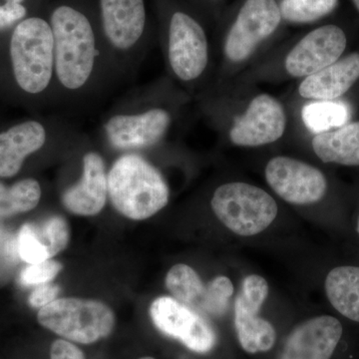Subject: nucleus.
<instances>
[{
	"instance_id": "nucleus-1",
	"label": "nucleus",
	"mask_w": 359,
	"mask_h": 359,
	"mask_svg": "<svg viewBox=\"0 0 359 359\" xmlns=\"http://www.w3.org/2000/svg\"><path fill=\"white\" fill-rule=\"evenodd\" d=\"M49 23L54 39L53 113L75 120L100 107L120 86L102 36L86 13L61 4Z\"/></svg>"
},
{
	"instance_id": "nucleus-2",
	"label": "nucleus",
	"mask_w": 359,
	"mask_h": 359,
	"mask_svg": "<svg viewBox=\"0 0 359 359\" xmlns=\"http://www.w3.org/2000/svg\"><path fill=\"white\" fill-rule=\"evenodd\" d=\"M154 87H133L118 97L101 115L99 143L119 153H139L159 146L173 127L175 114L156 98Z\"/></svg>"
},
{
	"instance_id": "nucleus-3",
	"label": "nucleus",
	"mask_w": 359,
	"mask_h": 359,
	"mask_svg": "<svg viewBox=\"0 0 359 359\" xmlns=\"http://www.w3.org/2000/svg\"><path fill=\"white\" fill-rule=\"evenodd\" d=\"M8 61L21 95L54 109V39L49 21L32 16L16 25L9 39Z\"/></svg>"
},
{
	"instance_id": "nucleus-4",
	"label": "nucleus",
	"mask_w": 359,
	"mask_h": 359,
	"mask_svg": "<svg viewBox=\"0 0 359 359\" xmlns=\"http://www.w3.org/2000/svg\"><path fill=\"white\" fill-rule=\"evenodd\" d=\"M106 51L120 88L132 84L146 57L147 13L144 0H100Z\"/></svg>"
},
{
	"instance_id": "nucleus-5",
	"label": "nucleus",
	"mask_w": 359,
	"mask_h": 359,
	"mask_svg": "<svg viewBox=\"0 0 359 359\" xmlns=\"http://www.w3.org/2000/svg\"><path fill=\"white\" fill-rule=\"evenodd\" d=\"M108 197L122 216L143 221L166 207L170 189L159 170L143 155L123 153L108 171Z\"/></svg>"
},
{
	"instance_id": "nucleus-6",
	"label": "nucleus",
	"mask_w": 359,
	"mask_h": 359,
	"mask_svg": "<svg viewBox=\"0 0 359 359\" xmlns=\"http://www.w3.org/2000/svg\"><path fill=\"white\" fill-rule=\"evenodd\" d=\"M86 134L74 119L58 113L16 123L0 131V178L16 176L26 160L48 149L72 152Z\"/></svg>"
},
{
	"instance_id": "nucleus-7",
	"label": "nucleus",
	"mask_w": 359,
	"mask_h": 359,
	"mask_svg": "<svg viewBox=\"0 0 359 359\" xmlns=\"http://www.w3.org/2000/svg\"><path fill=\"white\" fill-rule=\"evenodd\" d=\"M42 327L71 341L91 344L105 339L115 327V314L102 302L63 297L40 309Z\"/></svg>"
},
{
	"instance_id": "nucleus-8",
	"label": "nucleus",
	"mask_w": 359,
	"mask_h": 359,
	"mask_svg": "<svg viewBox=\"0 0 359 359\" xmlns=\"http://www.w3.org/2000/svg\"><path fill=\"white\" fill-rule=\"evenodd\" d=\"M211 205L219 222L243 237H252L266 230L278 212V205L269 194L242 182L217 188Z\"/></svg>"
},
{
	"instance_id": "nucleus-9",
	"label": "nucleus",
	"mask_w": 359,
	"mask_h": 359,
	"mask_svg": "<svg viewBox=\"0 0 359 359\" xmlns=\"http://www.w3.org/2000/svg\"><path fill=\"white\" fill-rule=\"evenodd\" d=\"M168 67L184 84H192L204 76L209 65V42L204 28L183 11L172 14L166 41Z\"/></svg>"
},
{
	"instance_id": "nucleus-10",
	"label": "nucleus",
	"mask_w": 359,
	"mask_h": 359,
	"mask_svg": "<svg viewBox=\"0 0 359 359\" xmlns=\"http://www.w3.org/2000/svg\"><path fill=\"white\" fill-rule=\"evenodd\" d=\"M80 175L75 183L61 192V203L68 212L91 217L102 211L109 201L108 170L105 158L86 134L78 147Z\"/></svg>"
},
{
	"instance_id": "nucleus-11",
	"label": "nucleus",
	"mask_w": 359,
	"mask_h": 359,
	"mask_svg": "<svg viewBox=\"0 0 359 359\" xmlns=\"http://www.w3.org/2000/svg\"><path fill=\"white\" fill-rule=\"evenodd\" d=\"M280 20L276 0H247L226 35V57L233 63L244 62L275 33Z\"/></svg>"
},
{
	"instance_id": "nucleus-12",
	"label": "nucleus",
	"mask_w": 359,
	"mask_h": 359,
	"mask_svg": "<svg viewBox=\"0 0 359 359\" xmlns=\"http://www.w3.org/2000/svg\"><path fill=\"white\" fill-rule=\"evenodd\" d=\"M166 287L176 301L201 316L214 318L226 313L233 294L230 278L219 276L205 285L197 271L185 264H175L168 271Z\"/></svg>"
},
{
	"instance_id": "nucleus-13",
	"label": "nucleus",
	"mask_w": 359,
	"mask_h": 359,
	"mask_svg": "<svg viewBox=\"0 0 359 359\" xmlns=\"http://www.w3.org/2000/svg\"><path fill=\"white\" fill-rule=\"evenodd\" d=\"M269 290L268 282L263 276L250 275L245 278L236 299V332L241 346L249 353H266L276 344L275 327L259 316Z\"/></svg>"
},
{
	"instance_id": "nucleus-14",
	"label": "nucleus",
	"mask_w": 359,
	"mask_h": 359,
	"mask_svg": "<svg viewBox=\"0 0 359 359\" xmlns=\"http://www.w3.org/2000/svg\"><path fill=\"white\" fill-rule=\"evenodd\" d=\"M150 316L162 334L180 340L197 353H208L217 344L212 325L192 309L174 297H160L151 304Z\"/></svg>"
},
{
	"instance_id": "nucleus-15",
	"label": "nucleus",
	"mask_w": 359,
	"mask_h": 359,
	"mask_svg": "<svg viewBox=\"0 0 359 359\" xmlns=\"http://www.w3.org/2000/svg\"><path fill=\"white\" fill-rule=\"evenodd\" d=\"M269 187L285 202L311 205L320 202L327 191V181L320 170L294 158L278 156L264 170Z\"/></svg>"
},
{
	"instance_id": "nucleus-16",
	"label": "nucleus",
	"mask_w": 359,
	"mask_h": 359,
	"mask_svg": "<svg viewBox=\"0 0 359 359\" xmlns=\"http://www.w3.org/2000/svg\"><path fill=\"white\" fill-rule=\"evenodd\" d=\"M287 114L282 103L269 94H259L250 102L244 114L235 118L230 140L238 147H259L282 138Z\"/></svg>"
},
{
	"instance_id": "nucleus-17",
	"label": "nucleus",
	"mask_w": 359,
	"mask_h": 359,
	"mask_svg": "<svg viewBox=\"0 0 359 359\" xmlns=\"http://www.w3.org/2000/svg\"><path fill=\"white\" fill-rule=\"evenodd\" d=\"M346 35L337 25H325L308 33L287 53L285 67L290 76L308 77L337 62L346 48Z\"/></svg>"
},
{
	"instance_id": "nucleus-18",
	"label": "nucleus",
	"mask_w": 359,
	"mask_h": 359,
	"mask_svg": "<svg viewBox=\"0 0 359 359\" xmlns=\"http://www.w3.org/2000/svg\"><path fill=\"white\" fill-rule=\"evenodd\" d=\"M342 332L341 323L334 316L311 318L290 332L280 359H330Z\"/></svg>"
},
{
	"instance_id": "nucleus-19",
	"label": "nucleus",
	"mask_w": 359,
	"mask_h": 359,
	"mask_svg": "<svg viewBox=\"0 0 359 359\" xmlns=\"http://www.w3.org/2000/svg\"><path fill=\"white\" fill-rule=\"evenodd\" d=\"M359 79V53L339 59L332 65L304 78L299 84L302 98L316 101L335 100L344 95Z\"/></svg>"
},
{
	"instance_id": "nucleus-20",
	"label": "nucleus",
	"mask_w": 359,
	"mask_h": 359,
	"mask_svg": "<svg viewBox=\"0 0 359 359\" xmlns=\"http://www.w3.org/2000/svg\"><path fill=\"white\" fill-rule=\"evenodd\" d=\"M311 146L323 162L359 166V121L316 134Z\"/></svg>"
},
{
	"instance_id": "nucleus-21",
	"label": "nucleus",
	"mask_w": 359,
	"mask_h": 359,
	"mask_svg": "<svg viewBox=\"0 0 359 359\" xmlns=\"http://www.w3.org/2000/svg\"><path fill=\"white\" fill-rule=\"evenodd\" d=\"M325 292L339 313L359 323L358 266H339L330 271L325 280Z\"/></svg>"
},
{
	"instance_id": "nucleus-22",
	"label": "nucleus",
	"mask_w": 359,
	"mask_h": 359,
	"mask_svg": "<svg viewBox=\"0 0 359 359\" xmlns=\"http://www.w3.org/2000/svg\"><path fill=\"white\" fill-rule=\"evenodd\" d=\"M41 197V185L36 179H22L11 186L0 183V218L32 211Z\"/></svg>"
},
{
	"instance_id": "nucleus-23",
	"label": "nucleus",
	"mask_w": 359,
	"mask_h": 359,
	"mask_svg": "<svg viewBox=\"0 0 359 359\" xmlns=\"http://www.w3.org/2000/svg\"><path fill=\"white\" fill-rule=\"evenodd\" d=\"M302 121L314 134L325 133L346 125L348 121V106L341 101H316L302 108Z\"/></svg>"
},
{
	"instance_id": "nucleus-24",
	"label": "nucleus",
	"mask_w": 359,
	"mask_h": 359,
	"mask_svg": "<svg viewBox=\"0 0 359 359\" xmlns=\"http://www.w3.org/2000/svg\"><path fill=\"white\" fill-rule=\"evenodd\" d=\"M337 4L339 0H283L280 11L290 22L309 23L332 13Z\"/></svg>"
},
{
	"instance_id": "nucleus-25",
	"label": "nucleus",
	"mask_w": 359,
	"mask_h": 359,
	"mask_svg": "<svg viewBox=\"0 0 359 359\" xmlns=\"http://www.w3.org/2000/svg\"><path fill=\"white\" fill-rule=\"evenodd\" d=\"M33 228L39 244L46 250L50 259L65 250L69 243V226L62 217L52 216L44 221L41 226L33 224Z\"/></svg>"
},
{
	"instance_id": "nucleus-26",
	"label": "nucleus",
	"mask_w": 359,
	"mask_h": 359,
	"mask_svg": "<svg viewBox=\"0 0 359 359\" xmlns=\"http://www.w3.org/2000/svg\"><path fill=\"white\" fill-rule=\"evenodd\" d=\"M18 254L28 264L41 263L50 259L35 236L33 224H26L20 229L18 238Z\"/></svg>"
},
{
	"instance_id": "nucleus-27",
	"label": "nucleus",
	"mask_w": 359,
	"mask_h": 359,
	"mask_svg": "<svg viewBox=\"0 0 359 359\" xmlns=\"http://www.w3.org/2000/svg\"><path fill=\"white\" fill-rule=\"evenodd\" d=\"M62 268L61 263L51 259L41 263L29 264V266L21 271V285L29 287L50 283L58 276Z\"/></svg>"
},
{
	"instance_id": "nucleus-28",
	"label": "nucleus",
	"mask_w": 359,
	"mask_h": 359,
	"mask_svg": "<svg viewBox=\"0 0 359 359\" xmlns=\"http://www.w3.org/2000/svg\"><path fill=\"white\" fill-rule=\"evenodd\" d=\"M25 0H0V32L13 27L25 20L27 9L23 4Z\"/></svg>"
},
{
	"instance_id": "nucleus-29",
	"label": "nucleus",
	"mask_w": 359,
	"mask_h": 359,
	"mask_svg": "<svg viewBox=\"0 0 359 359\" xmlns=\"http://www.w3.org/2000/svg\"><path fill=\"white\" fill-rule=\"evenodd\" d=\"M59 292H60L59 285L50 283H42L32 290L28 302L33 308L40 309L57 299Z\"/></svg>"
},
{
	"instance_id": "nucleus-30",
	"label": "nucleus",
	"mask_w": 359,
	"mask_h": 359,
	"mask_svg": "<svg viewBox=\"0 0 359 359\" xmlns=\"http://www.w3.org/2000/svg\"><path fill=\"white\" fill-rule=\"evenodd\" d=\"M50 359H85L83 353L67 340L57 339L52 344Z\"/></svg>"
},
{
	"instance_id": "nucleus-31",
	"label": "nucleus",
	"mask_w": 359,
	"mask_h": 359,
	"mask_svg": "<svg viewBox=\"0 0 359 359\" xmlns=\"http://www.w3.org/2000/svg\"><path fill=\"white\" fill-rule=\"evenodd\" d=\"M354 6H355L356 8L359 11V0H353Z\"/></svg>"
},
{
	"instance_id": "nucleus-32",
	"label": "nucleus",
	"mask_w": 359,
	"mask_h": 359,
	"mask_svg": "<svg viewBox=\"0 0 359 359\" xmlns=\"http://www.w3.org/2000/svg\"><path fill=\"white\" fill-rule=\"evenodd\" d=\"M358 233L359 235V217H358Z\"/></svg>"
},
{
	"instance_id": "nucleus-33",
	"label": "nucleus",
	"mask_w": 359,
	"mask_h": 359,
	"mask_svg": "<svg viewBox=\"0 0 359 359\" xmlns=\"http://www.w3.org/2000/svg\"><path fill=\"white\" fill-rule=\"evenodd\" d=\"M140 359H155V358H149V356H147V358H142Z\"/></svg>"
}]
</instances>
